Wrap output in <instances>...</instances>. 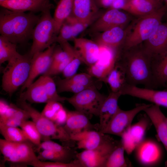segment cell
<instances>
[{"label":"cell","instance_id":"1","mask_svg":"<svg viewBox=\"0 0 167 167\" xmlns=\"http://www.w3.org/2000/svg\"><path fill=\"white\" fill-rule=\"evenodd\" d=\"M121 59H117L124 67L128 84L144 88H156L153 79L151 57L144 51L141 45L123 49Z\"/></svg>","mask_w":167,"mask_h":167},{"label":"cell","instance_id":"2","mask_svg":"<svg viewBox=\"0 0 167 167\" xmlns=\"http://www.w3.org/2000/svg\"><path fill=\"white\" fill-rule=\"evenodd\" d=\"M40 17L32 12L25 13L2 7L0 12L1 35L16 44L26 42L32 38Z\"/></svg>","mask_w":167,"mask_h":167},{"label":"cell","instance_id":"3","mask_svg":"<svg viewBox=\"0 0 167 167\" xmlns=\"http://www.w3.org/2000/svg\"><path fill=\"white\" fill-rule=\"evenodd\" d=\"M32 58L29 54H20L8 62L3 71L2 87L3 90L10 95L27 80Z\"/></svg>","mask_w":167,"mask_h":167},{"label":"cell","instance_id":"4","mask_svg":"<svg viewBox=\"0 0 167 167\" xmlns=\"http://www.w3.org/2000/svg\"><path fill=\"white\" fill-rule=\"evenodd\" d=\"M166 9V6H161L153 12L142 16L126 36L122 49H127L135 47L148 40L161 23Z\"/></svg>","mask_w":167,"mask_h":167},{"label":"cell","instance_id":"5","mask_svg":"<svg viewBox=\"0 0 167 167\" xmlns=\"http://www.w3.org/2000/svg\"><path fill=\"white\" fill-rule=\"evenodd\" d=\"M17 105L29 113L40 132L43 141L51 139L66 142L71 140L69 135L64 128L43 115L26 101L18 99Z\"/></svg>","mask_w":167,"mask_h":167},{"label":"cell","instance_id":"6","mask_svg":"<svg viewBox=\"0 0 167 167\" xmlns=\"http://www.w3.org/2000/svg\"><path fill=\"white\" fill-rule=\"evenodd\" d=\"M41 14L32 33V43L29 53L32 57L56 42L57 36L55 34L54 23L50 10Z\"/></svg>","mask_w":167,"mask_h":167},{"label":"cell","instance_id":"7","mask_svg":"<svg viewBox=\"0 0 167 167\" xmlns=\"http://www.w3.org/2000/svg\"><path fill=\"white\" fill-rule=\"evenodd\" d=\"M106 96L101 93L98 89L89 88L74 94L71 97H66V101L76 110L86 115L99 116L101 108Z\"/></svg>","mask_w":167,"mask_h":167},{"label":"cell","instance_id":"8","mask_svg":"<svg viewBox=\"0 0 167 167\" xmlns=\"http://www.w3.org/2000/svg\"><path fill=\"white\" fill-rule=\"evenodd\" d=\"M120 142L109 136L96 148L76 154V159L81 167H105L110 154Z\"/></svg>","mask_w":167,"mask_h":167},{"label":"cell","instance_id":"9","mask_svg":"<svg viewBox=\"0 0 167 167\" xmlns=\"http://www.w3.org/2000/svg\"><path fill=\"white\" fill-rule=\"evenodd\" d=\"M152 104H138L134 108L127 110H123L119 108L106 126L99 131L104 134H112L121 137L131 125L136 115Z\"/></svg>","mask_w":167,"mask_h":167},{"label":"cell","instance_id":"10","mask_svg":"<svg viewBox=\"0 0 167 167\" xmlns=\"http://www.w3.org/2000/svg\"><path fill=\"white\" fill-rule=\"evenodd\" d=\"M134 151L136 161L143 167L157 166L163 158V151L160 145L152 139L144 138Z\"/></svg>","mask_w":167,"mask_h":167},{"label":"cell","instance_id":"11","mask_svg":"<svg viewBox=\"0 0 167 167\" xmlns=\"http://www.w3.org/2000/svg\"><path fill=\"white\" fill-rule=\"evenodd\" d=\"M150 121L146 114L137 122L131 125L121 136V143L128 154H130L134 151L137 146L145 138Z\"/></svg>","mask_w":167,"mask_h":167},{"label":"cell","instance_id":"12","mask_svg":"<svg viewBox=\"0 0 167 167\" xmlns=\"http://www.w3.org/2000/svg\"><path fill=\"white\" fill-rule=\"evenodd\" d=\"M142 45L152 60L164 56L167 53V23H161Z\"/></svg>","mask_w":167,"mask_h":167},{"label":"cell","instance_id":"13","mask_svg":"<svg viewBox=\"0 0 167 167\" xmlns=\"http://www.w3.org/2000/svg\"><path fill=\"white\" fill-rule=\"evenodd\" d=\"M98 59L92 65L88 67V73L101 81H104L113 67L116 61L117 51L106 46L100 45Z\"/></svg>","mask_w":167,"mask_h":167},{"label":"cell","instance_id":"14","mask_svg":"<svg viewBox=\"0 0 167 167\" xmlns=\"http://www.w3.org/2000/svg\"><path fill=\"white\" fill-rule=\"evenodd\" d=\"M55 46L54 43L45 51L36 53L32 57L29 76L22 86L21 92L31 84L37 77L44 74L49 69L51 64L52 54Z\"/></svg>","mask_w":167,"mask_h":167},{"label":"cell","instance_id":"15","mask_svg":"<svg viewBox=\"0 0 167 167\" xmlns=\"http://www.w3.org/2000/svg\"><path fill=\"white\" fill-rule=\"evenodd\" d=\"M128 20L127 15L120 10L109 9L90 26L89 32L100 33L115 27H122Z\"/></svg>","mask_w":167,"mask_h":167},{"label":"cell","instance_id":"16","mask_svg":"<svg viewBox=\"0 0 167 167\" xmlns=\"http://www.w3.org/2000/svg\"><path fill=\"white\" fill-rule=\"evenodd\" d=\"M121 92L122 95H127L139 98L160 106L167 108V91L139 88L127 84Z\"/></svg>","mask_w":167,"mask_h":167},{"label":"cell","instance_id":"17","mask_svg":"<svg viewBox=\"0 0 167 167\" xmlns=\"http://www.w3.org/2000/svg\"><path fill=\"white\" fill-rule=\"evenodd\" d=\"M1 7L11 11L34 13L50 10L53 5L50 0H6L0 2Z\"/></svg>","mask_w":167,"mask_h":167},{"label":"cell","instance_id":"18","mask_svg":"<svg viewBox=\"0 0 167 167\" xmlns=\"http://www.w3.org/2000/svg\"><path fill=\"white\" fill-rule=\"evenodd\" d=\"M66 120L63 127L70 136L86 131L99 130V125L92 124L85 114L77 110H66Z\"/></svg>","mask_w":167,"mask_h":167},{"label":"cell","instance_id":"19","mask_svg":"<svg viewBox=\"0 0 167 167\" xmlns=\"http://www.w3.org/2000/svg\"><path fill=\"white\" fill-rule=\"evenodd\" d=\"M74 47L79 55L83 63L89 67L97 60L100 45L95 41L83 38H75Z\"/></svg>","mask_w":167,"mask_h":167},{"label":"cell","instance_id":"20","mask_svg":"<svg viewBox=\"0 0 167 167\" xmlns=\"http://www.w3.org/2000/svg\"><path fill=\"white\" fill-rule=\"evenodd\" d=\"M150 119L156 129L157 136L167 153V123L166 117L160 106L153 104L143 111Z\"/></svg>","mask_w":167,"mask_h":167},{"label":"cell","instance_id":"21","mask_svg":"<svg viewBox=\"0 0 167 167\" xmlns=\"http://www.w3.org/2000/svg\"><path fill=\"white\" fill-rule=\"evenodd\" d=\"M100 33L94 41L99 45L111 48L117 52L122 48L126 37L122 27H115Z\"/></svg>","mask_w":167,"mask_h":167},{"label":"cell","instance_id":"22","mask_svg":"<svg viewBox=\"0 0 167 167\" xmlns=\"http://www.w3.org/2000/svg\"><path fill=\"white\" fill-rule=\"evenodd\" d=\"M70 137L72 141L76 142L78 148L91 150L99 146L109 136L99 131L90 130L78 133Z\"/></svg>","mask_w":167,"mask_h":167},{"label":"cell","instance_id":"23","mask_svg":"<svg viewBox=\"0 0 167 167\" xmlns=\"http://www.w3.org/2000/svg\"><path fill=\"white\" fill-rule=\"evenodd\" d=\"M121 95L122 94L120 92H111L106 96L99 112V131L103 130L106 126L119 108L118 105V100Z\"/></svg>","mask_w":167,"mask_h":167},{"label":"cell","instance_id":"24","mask_svg":"<svg viewBox=\"0 0 167 167\" xmlns=\"http://www.w3.org/2000/svg\"><path fill=\"white\" fill-rule=\"evenodd\" d=\"M21 92L19 99L31 103H47L52 101L49 96L41 77Z\"/></svg>","mask_w":167,"mask_h":167},{"label":"cell","instance_id":"25","mask_svg":"<svg viewBox=\"0 0 167 167\" xmlns=\"http://www.w3.org/2000/svg\"><path fill=\"white\" fill-rule=\"evenodd\" d=\"M104 81L109 85L112 92H121L128 83L125 69L120 62L116 60Z\"/></svg>","mask_w":167,"mask_h":167},{"label":"cell","instance_id":"26","mask_svg":"<svg viewBox=\"0 0 167 167\" xmlns=\"http://www.w3.org/2000/svg\"><path fill=\"white\" fill-rule=\"evenodd\" d=\"M29 141L16 143V149L6 161L14 163L30 164L39 159L36 155Z\"/></svg>","mask_w":167,"mask_h":167},{"label":"cell","instance_id":"27","mask_svg":"<svg viewBox=\"0 0 167 167\" xmlns=\"http://www.w3.org/2000/svg\"><path fill=\"white\" fill-rule=\"evenodd\" d=\"M95 0H74L71 15L81 20L88 19L99 12Z\"/></svg>","mask_w":167,"mask_h":167},{"label":"cell","instance_id":"28","mask_svg":"<svg viewBox=\"0 0 167 167\" xmlns=\"http://www.w3.org/2000/svg\"><path fill=\"white\" fill-rule=\"evenodd\" d=\"M59 44L70 57L69 62L62 72L63 75L65 78H68L76 74L80 65L83 62L74 46L71 45L68 41Z\"/></svg>","mask_w":167,"mask_h":167},{"label":"cell","instance_id":"29","mask_svg":"<svg viewBox=\"0 0 167 167\" xmlns=\"http://www.w3.org/2000/svg\"><path fill=\"white\" fill-rule=\"evenodd\" d=\"M161 6L148 0H129L126 11L143 16L153 12L161 7Z\"/></svg>","mask_w":167,"mask_h":167},{"label":"cell","instance_id":"30","mask_svg":"<svg viewBox=\"0 0 167 167\" xmlns=\"http://www.w3.org/2000/svg\"><path fill=\"white\" fill-rule=\"evenodd\" d=\"M74 0H60L53 17L55 31L57 36L60 28L67 18L71 14Z\"/></svg>","mask_w":167,"mask_h":167},{"label":"cell","instance_id":"31","mask_svg":"<svg viewBox=\"0 0 167 167\" xmlns=\"http://www.w3.org/2000/svg\"><path fill=\"white\" fill-rule=\"evenodd\" d=\"M152 67L156 88L165 85L167 80V53L152 61Z\"/></svg>","mask_w":167,"mask_h":167},{"label":"cell","instance_id":"32","mask_svg":"<svg viewBox=\"0 0 167 167\" xmlns=\"http://www.w3.org/2000/svg\"><path fill=\"white\" fill-rule=\"evenodd\" d=\"M0 132L4 139L9 141L15 143L29 141L23 130L17 127L0 123Z\"/></svg>","mask_w":167,"mask_h":167},{"label":"cell","instance_id":"33","mask_svg":"<svg viewBox=\"0 0 167 167\" xmlns=\"http://www.w3.org/2000/svg\"><path fill=\"white\" fill-rule=\"evenodd\" d=\"M125 151L120 141L110 154L105 167H126L131 166L125 157Z\"/></svg>","mask_w":167,"mask_h":167},{"label":"cell","instance_id":"34","mask_svg":"<svg viewBox=\"0 0 167 167\" xmlns=\"http://www.w3.org/2000/svg\"><path fill=\"white\" fill-rule=\"evenodd\" d=\"M16 45L0 36V65L6 61H10L20 54L16 50Z\"/></svg>","mask_w":167,"mask_h":167},{"label":"cell","instance_id":"35","mask_svg":"<svg viewBox=\"0 0 167 167\" xmlns=\"http://www.w3.org/2000/svg\"><path fill=\"white\" fill-rule=\"evenodd\" d=\"M101 14L102 13L99 11L92 17L83 20L78 19L71 15L69 16L65 21L70 24L72 27L74 39L90 26Z\"/></svg>","mask_w":167,"mask_h":167},{"label":"cell","instance_id":"36","mask_svg":"<svg viewBox=\"0 0 167 167\" xmlns=\"http://www.w3.org/2000/svg\"><path fill=\"white\" fill-rule=\"evenodd\" d=\"M66 78L87 88H95L98 89L101 86V81L88 73L76 74L70 77Z\"/></svg>","mask_w":167,"mask_h":167},{"label":"cell","instance_id":"37","mask_svg":"<svg viewBox=\"0 0 167 167\" xmlns=\"http://www.w3.org/2000/svg\"><path fill=\"white\" fill-rule=\"evenodd\" d=\"M38 148L52 151L65 157L71 161H71L75 157L74 152L68 146H62L49 140L41 143Z\"/></svg>","mask_w":167,"mask_h":167},{"label":"cell","instance_id":"38","mask_svg":"<svg viewBox=\"0 0 167 167\" xmlns=\"http://www.w3.org/2000/svg\"><path fill=\"white\" fill-rule=\"evenodd\" d=\"M20 127L29 140L38 147L41 143V136L34 123L32 121L26 120Z\"/></svg>","mask_w":167,"mask_h":167},{"label":"cell","instance_id":"39","mask_svg":"<svg viewBox=\"0 0 167 167\" xmlns=\"http://www.w3.org/2000/svg\"><path fill=\"white\" fill-rule=\"evenodd\" d=\"M40 77L47 93L52 101L63 102L66 101V97L61 96L58 94L55 81L51 76L43 75Z\"/></svg>","mask_w":167,"mask_h":167},{"label":"cell","instance_id":"40","mask_svg":"<svg viewBox=\"0 0 167 167\" xmlns=\"http://www.w3.org/2000/svg\"><path fill=\"white\" fill-rule=\"evenodd\" d=\"M56 79L55 82L58 92H70L75 94L88 88L70 81L66 78L61 79L58 77Z\"/></svg>","mask_w":167,"mask_h":167},{"label":"cell","instance_id":"41","mask_svg":"<svg viewBox=\"0 0 167 167\" xmlns=\"http://www.w3.org/2000/svg\"><path fill=\"white\" fill-rule=\"evenodd\" d=\"M63 107L60 102L50 101L46 103L41 113L43 115L54 122L58 113Z\"/></svg>","mask_w":167,"mask_h":167},{"label":"cell","instance_id":"42","mask_svg":"<svg viewBox=\"0 0 167 167\" xmlns=\"http://www.w3.org/2000/svg\"><path fill=\"white\" fill-rule=\"evenodd\" d=\"M74 39L73 31L71 24L66 21L63 23L56 38V42L59 44Z\"/></svg>","mask_w":167,"mask_h":167},{"label":"cell","instance_id":"43","mask_svg":"<svg viewBox=\"0 0 167 167\" xmlns=\"http://www.w3.org/2000/svg\"><path fill=\"white\" fill-rule=\"evenodd\" d=\"M30 165L35 167H81L76 161L69 163L54 161H43L39 160L32 162Z\"/></svg>","mask_w":167,"mask_h":167},{"label":"cell","instance_id":"44","mask_svg":"<svg viewBox=\"0 0 167 167\" xmlns=\"http://www.w3.org/2000/svg\"><path fill=\"white\" fill-rule=\"evenodd\" d=\"M38 157L40 160L41 159L65 163L72 162L65 157L49 150H43L39 152Z\"/></svg>","mask_w":167,"mask_h":167},{"label":"cell","instance_id":"45","mask_svg":"<svg viewBox=\"0 0 167 167\" xmlns=\"http://www.w3.org/2000/svg\"><path fill=\"white\" fill-rule=\"evenodd\" d=\"M16 143L7 140L5 139H0V150L6 160L15 152Z\"/></svg>","mask_w":167,"mask_h":167},{"label":"cell","instance_id":"46","mask_svg":"<svg viewBox=\"0 0 167 167\" xmlns=\"http://www.w3.org/2000/svg\"><path fill=\"white\" fill-rule=\"evenodd\" d=\"M68 57V54L63 50L60 45H56L52 54L51 66L62 62L65 61Z\"/></svg>","mask_w":167,"mask_h":167},{"label":"cell","instance_id":"47","mask_svg":"<svg viewBox=\"0 0 167 167\" xmlns=\"http://www.w3.org/2000/svg\"><path fill=\"white\" fill-rule=\"evenodd\" d=\"M69 61L70 57L69 55V57L65 61L51 66L47 71L43 75L51 76L52 75H58L61 73H62L69 63Z\"/></svg>","mask_w":167,"mask_h":167},{"label":"cell","instance_id":"48","mask_svg":"<svg viewBox=\"0 0 167 167\" xmlns=\"http://www.w3.org/2000/svg\"><path fill=\"white\" fill-rule=\"evenodd\" d=\"M24 121L15 117L12 116L4 120L0 121V123L5 125L10 126H20L21 124Z\"/></svg>","mask_w":167,"mask_h":167},{"label":"cell","instance_id":"49","mask_svg":"<svg viewBox=\"0 0 167 167\" xmlns=\"http://www.w3.org/2000/svg\"><path fill=\"white\" fill-rule=\"evenodd\" d=\"M19 107L14 104H10L9 108L6 112L2 116H0V121L13 116Z\"/></svg>","mask_w":167,"mask_h":167},{"label":"cell","instance_id":"50","mask_svg":"<svg viewBox=\"0 0 167 167\" xmlns=\"http://www.w3.org/2000/svg\"><path fill=\"white\" fill-rule=\"evenodd\" d=\"M129 0H114L109 9H122L126 11Z\"/></svg>","mask_w":167,"mask_h":167},{"label":"cell","instance_id":"51","mask_svg":"<svg viewBox=\"0 0 167 167\" xmlns=\"http://www.w3.org/2000/svg\"><path fill=\"white\" fill-rule=\"evenodd\" d=\"M95 1L99 8H109V9L114 0H95Z\"/></svg>","mask_w":167,"mask_h":167},{"label":"cell","instance_id":"52","mask_svg":"<svg viewBox=\"0 0 167 167\" xmlns=\"http://www.w3.org/2000/svg\"><path fill=\"white\" fill-rule=\"evenodd\" d=\"M10 106L6 101L3 99L0 100V116L3 115L8 109Z\"/></svg>","mask_w":167,"mask_h":167},{"label":"cell","instance_id":"53","mask_svg":"<svg viewBox=\"0 0 167 167\" xmlns=\"http://www.w3.org/2000/svg\"><path fill=\"white\" fill-rule=\"evenodd\" d=\"M155 2L161 5V2L162 0H154Z\"/></svg>","mask_w":167,"mask_h":167},{"label":"cell","instance_id":"54","mask_svg":"<svg viewBox=\"0 0 167 167\" xmlns=\"http://www.w3.org/2000/svg\"><path fill=\"white\" fill-rule=\"evenodd\" d=\"M149 0L150 1H152V2H155L157 3H157L156 2H155L154 0ZM158 4H159L158 3ZM160 5H161L160 4H159Z\"/></svg>","mask_w":167,"mask_h":167},{"label":"cell","instance_id":"55","mask_svg":"<svg viewBox=\"0 0 167 167\" xmlns=\"http://www.w3.org/2000/svg\"><path fill=\"white\" fill-rule=\"evenodd\" d=\"M5 0H0V2H2V1H5Z\"/></svg>","mask_w":167,"mask_h":167},{"label":"cell","instance_id":"56","mask_svg":"<svg viewBox=\"0 0 167 167\" xmlns=\"http://www.w3.org/2000/svg\"><path fill=\"white\" fill-rule=\"evenodd\" d=\"M166 84L167 88V80L166 83Z\"/></svg>","mask_w":167,"mask_h":167},{"label":"cell","instance_id":"57","mask_svg":"<svg viewBox=\"0 0 167 167\" xmlns=\"http://www.w3.org/2000/svg\"><path fill=\"white\" fill-rule=\"evenodd\" d=\"M166 121H167V117H166Z\"/></svg>","mask_w":167,"mask_h":167}]
</instances>
